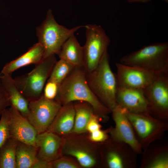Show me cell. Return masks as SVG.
I'll return each instance as SVG.
<instances>
[{
  "label": "cell",
  "instance_id": "6da1fadb",
  "mask_svg": "<svg viewBox=\"0 0 168 168\" xmlns=\"http://www.w3.org/2000/svg\"><path fill=\"white\" fill-rule=\"evenodd\" d=\"M62 105L76 101L86 102L99 117L105 118L111 112L94 94L87 82L83 68H75L58 86L55 99Z\"/></svg>",
  "mask_w": 168,
  "mask_h": 168
},
{
  "label": "cell",
  "instance_id": "7a4b0ae2",
  "mask_svg": "<svg viewBox=\"0 0 168 168\" xmlns=\"http://www.w3.org/2000/svg\"><path fill=\"white\" fill-rule=\"evenodd\" d=\"M88 84L91 90L111 111L118 105L116 100L118 89L116 74L112 72L107 51L99 64L91 72L86 73Z\"/></svg>",
  "mask_w": 168,
  "mask_h": 168
},
{
  "label": "cell",
  "instance_id": "3957f363",
  "mask_svg": "<svg viewBox=\"0 0 168 168\" xmlns=\"http://www.w3.org/2000/svg\"><path fill=\"white\" fill-rule=\"evenodd\" d=\"M120 63L160 73L168 71V42L145 45L122 56Z\"/></svg>",
  "mask_w": 168,
  "mask_h": 168
},
{
  "label": "cell",
  "instance_id": "277c9868",
  "mask_svg": "<svg viewBox=\"0 0 168 168\" xmlns=\"http://www.w3.org/2000/svg\"><path fill=\"white\" fill-rule=\"evenodd\" d=\"M82 27H85V26L68 29L59 24L55 21L52 10L49 9L45 19L36 29L38 43L44 50L43 59L58 55L65 41Z\"/></svg>",
  "mask_w": 168,
  "mask_h": 168
},
{
  "label": "cell",
  "instance_id": "5b68a950",
  "mask_svg": "<svg viewBox=\"0 0 168 168\" xmlns=\"http://www.w3.org/2000/svg\"><path fill=\"white\" fill-rule=\"evenodd\" d=\"M57 61L55 55L43 59L30 72L13 78L21 93L29 101L43 95L44 86Z\"/></svg>",
  "mask_w": 168,
  "mask_h": 168
},
{
  "label": "cell",
  "instance_id": "8992f818",
  "mask_svg": "<svg viewBox=\"0 0 168 168\" xmlns=\"http://www.w3.org/2000/svg\"><path fill=\"white\" fill-rule=\"evenodd\" d=\"M86 28V41L83 47V68L86 73L97 67L105 53L107 51L110 40L100 25L88 24Z\"/></svg>",
  "mask_w": 168,
  "mask_h": 168
},
{
  "label": "cell",
  "instance_id": "52a82bcc",
  "mask_svg": "<svg viewBox=\"0 0 168 168\" xmlns=\"http://www.w3.org/2000/svg\"><path fill=\"white\" fill-rule=\"evenodd\" d=\"M61 105L55 100L39 98L29 101V111L27 118L38 134L44 132L50 125Z\"/></svg>",
  "mask_w": 168,
  "mask_h": 168
},
{
  "label": "cell",
  "instance_id": "ba28073f",
  "mask_svg": "<svg viewBox=\"0 0 168 168\" xmlns=\"http://www.w3.org/2000/svg\"><path fill=\"white\" fill-rule=\"evenodd\" d=\"M118 87L143 90L154 80L159 73L140 67L115 63Z\"/></svg>",
  "mask_w": 168,
  "mask_h": 168
},
{
  "label": "cell",
  "instance_id": "9c48e42d",
  "mask_svg": "<svg viewBox=\"0 0 168 168\" xmlns=\"http://www.w3.org/2000/svg\"><path fill=\"white\" fill-rule=\"evenodd\" d=\"M143 90L149 103L150 113L166 115L168 110V71L159 73Z\"/></svg>",
  "mask_w": 168,
  "mask_h": 168
},
{
  "label": "cell",
  "instance_id": "30bf717a",
  "mask_svg": "<svg viewBox=\"0 0 168 168\" xmlns=\"http://www.w3.org/2000/svg\"><path fill=\"white\" fill-rule=\"evenodd\" d=\"M118 105L133 113L148 115L149 105L143 90L118 88L116 94Z\"/></svg>",
  "mask_w": 168,
  "mask_h": 168
},
{
  "label": "cell",
  "instance_id": "8fae6325",
  "mask_svg": "<svg viewBox=\"0 0 168 168\" xmlns=\"http://www.w3.org/2000/svg\"><path fill=\"white\" fill-rule=\"evenodd\" d=\"M7 109L11 138L36 147L35 141L38 134L36 129L27 119L14 108L10 106Z\"/></svg>",
  "mask_w": 168,
  "mask_h": 168
},
{
  "label": "cell",
  "instance_id": "7c38bea8",
  "mask_svg": "<svg viewBox=\"0 0 168 168\" xmlns=\"http://www.w3.org/2000/svg\"><path fill=\"white\" fill-rule=\"evenodd\" d=\"M64 139L60 135L47 131L38 134L35 141L38 158L51 162L60 157Z\"/></svg>",
  "mask_w": 168,
  "mask_h": 168
},
{
  "label": "cell",
  "instance_id": "4fadbf2b",
  "mask_svg": "<svg viewBox=\"0 0 168 168\" xmlns=\"http://www.w3.org/2000/svg\"><path fill=\"white\" fill-rule=\"evenodd\" d=\"M111 112L115 123V128L111 132L112 136L114 139L127 144L135 151L140 152L141 150L140 145L135 136L131 124L122 108L118 105Z\"/></svg>",
  "mask_w": 168,
  "mask_h": 168
},
{
  "label": "cell",
  "instance_id": "5bb4252c",
  "mask_svg": "<svg viewBox=\"0 0 168 168\" xmlns=\"http://www.w3.org/2000/svg\"><path fill=\"white\" fill-rule=\"evenodd\" d=\"M75 117V110L73 102L62 105L46 131L60 136L72 133Z\"/></svg>",
  "mask_w": 168,
  "mask_h": 168
},
{
  "label": "cell",
  "instance_id": "9a60e30c",
  "mask_svg": "<svg viewBox=\"0 0 168 168\" xmlns=\"http://www.w3.org/2000/svg\"><path fill=\"white\" fill-rule=\"evenodd\" d=\"M0 79L6 92L10 106L27 118L29 111V101L21 93L11 75L0 74Z\"/></svg>",
  "mask_w": 168,
  "mask_h": 168
},
{
  "label": "cell",
  "instance_id": "2e32d148",
  "mask_svg": "<svg viewBox=\"0 0 168 168\" xmlns=\"http://www.w3.org/2000/svg\"><path fill=\"white\" fill-rule=\"evenodd\" d=\"M62 155L74 157L81 167H92L96 163L95 157L90 149L74 139H64Z\"/></svg>",
  "mask_w": 168,
  "mask_h": 168
},
{
  "label": "cell",
  "instance_id": "e0dca14e",
  "mask_svg": "<svg viewBox=\"0 0 168 168\" xmlns=\"http://www.w3.org/2000/svg\"><path fill=\"white\" fill-rule=\"evenodd\" d=\"M44 54V48L38 42L19 57L7 63L2 69L1 74L11 75L21 68L30 64H36L43 59Z\"/></svg>",
  "mask_w": 168,
  "mask_h": 168
},
{
  "label": "cell",
  "instance_id": "ac0fdd59",
  "mask_svg": "<svg viewBox=\"0 0 168 168\" xmlns=\"http://www.w3.org/2000/svg\"><path fill=\"white\" fill-rule=\"evenodd\" d=\"M58 55L60 59L68 62L75 68H83V47L80 45L74 34L64 43Z\"/></svg>",
  "mask_w": 168,
  "mask_h": 168
},
{
  "label": "cell",
  "instance_id": "d6986e66",
  "mask_svg": "<svg viewBox=\"0 0 168 168\" xmlns=\"http://www.w3.org/2000/svg\"><path fill=\"white\" fill-rule=\"evenodd\" d=\"M74 102L75 110L74 124L72 133L81 134L87 131V124L94 113L92 107L89 103L82 101Z\"/></svg>",
  "mask_w": 168,
  "mask_h": 168
},
{
  "label": "cell",
  "instance_id": "ffe728a7",
  "mask_svg": "<svg viewBox=\"0 0 168 168\" xmlns=\"http://www.w3.org/2000/svg\"><path fill=\"white\" fill-rule=\"evenodd\" d=\"M16 157V168H32L38 159L37 148L18 141Z\"/></svg>",
  "mask_w": 168,
  "mask_h": 168
},
{
  "label": "cell",
  "instance_id": "44dd1931",
  "mask_svg": "<svg viewBox=\"0 0 168 168\" xmlns=\"http://www.w3.org/2000/svg\"><path fill=\"white\" fill-rule=\"evenodd\" d=\"M122 109L131 124L141 138H147L154 131L155 124L149 119L148 115L133 113Z\"/></svg>",
  "mask_w": 168,
  "mask_h": 168
},
{
  "label": "cell",
  "instance_id": "7402d4cb",
  "mask_svg": "<svg viewBox=\"0 0 168 168\" xmlns=\"http://www.w3.org/2000/svg\"><path fill=\"white\" fill-rule=\"evenodd\" d=\"M18 141L9 138L0 149V168H16V152Z\"/></svg>",
  "mask_w": 168,
  "mask_h": 168
},
{
  "label": "cell",
  "instance_id": "603a6c76",
  "mask_svg": "<svg viewBox=\"0 0 168 168\" xmlns=\"http://www.w3.org/2000/svg\"><path fill=\"white\" fill-rule=\"evenodd\" d=\"M74 68L69 63L60 59L55 63L48 80L54 82L59 85Z\"/></svg>",
  "mask_w": 168,
  "mask_h": 168
},
{
  "label": "cell",
  "instance_id": "cb8c5ba5",
  "mask_svg": "<svg viewBox=\"0 0 168 168\" xmlns=\"http://www.w3.org/2000/svg\"><path fill=\"white\" fill-rule=\"evenodd\" d=\"M9 119V112L6 108L2 113L0 119V149L11 138Z\"/></svg>",
  "mask_w": 168,
  "mask_h": 168
},
{
  "label": "cell",
  "instance_id": "d4e9b609",
  "mask_svg": "<svg viewBox=\"0 0 168 168\" xmlns=\"http://www.w3.org/2000/svg\"><path fill=\"white\" fill-rule=\"evenodd\" d=\"M50 163L52 168H79L81 167L77 162L62 156Z\"/></svg>",
  "mask_w": 168,
  "mask_h": 168
},
{
  "label": "cell",
  "instance_id": "484cf974",
  "mask_svg": "<svg viewBox=\"0 0 168 168\" xmlns=\"http://www.w3.org/2000/svg\"><path fill=\"white\" fill-rule=\"evenodd\" d=\"M58 86L56 83L47 80L44 88L43 96L48 99L54 100L58 93Z\"/></svg>",
  "mask_w": 168,
  "mask_h": 168
},
{
  "label": "cell",
  "instance_id": "4316f807",
  "mask_svg": "<svg viewBox=\"0 0 168 168\" xmlns=\"http://www.w3.org/2000/svg\"><path fill=\"white\" fill-rule=\"evenodd\" d=\"M107 163L110 168H122L124 164L119 155L114 152L109 153L107 157Z\"/></svg>",
  "mask_w": 168,
  "mask_h": 168
},
{
  "label": "cell",
  "instance_id": "83f0119b",
  "mask_svg": "<svg viewBox=\"0 0 168 168\" xmlns=\"http://www.w3.org/2000/svg\"><path fill=\"white\" fill-rule=\"evenodd\" d=\"M99 117L95 113L92 115L86 126L87 131L91 133L100 129L101 126L99 123Z\"/></svg>",
  "mask_w": 168,
  "mask_h": 168
},
{
  "label": "cell",
  "instance_id": "f1b7e54d",
  "mask_svg": "<svg viewBox=\"0 0 168 168\" xmlns=\"http://www.w3.org/2000/svg\"><path fill=\"white\" fill-rule=\"evenodd\" d=\"M10 105L7 95L1 83L0 79V115Z\"/></svg>",
  "mask_w": 168,
  "mask_h": 168
},
{
  "label": "cell",
  "instance_id": "f546056e",
  "mask_svg": "<svg viewBox=\"0 0 168 168\" xmlns=\"http://www.w3.org/2000/svg\"><path fill=\"white\" fill-rule=\"evenodd\" d=\"M150 168H167L168 160L167 157L161 156L156 158L148 166Z\"/></svg>",
  "mask_w": 168,
  "mask_h": 168
},
{
  "label": "cell",
  "instance_id": "4dcf8cb0",
  "mask_svg": "<svg viewBox=\"0 0 168 168\" xmlns=\"http://www.w3.org/2000/svg\"><path fill=\"white\" fill-rule=\"evenodd\" d=\"M90 139L94 142H101L107 138V135L104 131L100 129L90 133Z\"/></svg>",
  "mask_w": 168,
  "mask_h": 168
},
{
  "label": "cell",
  "instance_id": "1f68e13d",
  "mask_svg": "<svg viewBox=\"0 0 168 168\" xmlns=\"http://www.w3.org/2000/svg\"><path fill=\"white\" fill-rule=\"evenodd\" d=\"M32 168H52L50 162L38 159Z\"/></svg>",
  "mask_w": 168,
  "mask_h": 168
},
{
  "label": "cell",
  "instance_id": "d6a6232c",
  "mask_svg": "<svg viewBox=\"0 0 168 168\" xmlns=\"http://www.w3.org/2000/svg\"><path fill=\"white\" fill-rule=\"evenodd\" d=\"M129 3H146L149 2L152 0H126Z\"/></svg>",
  "mask_w": 168,
  "mask_h": 168
},
{
  "label": "cell",
  "instance_id": "836d02e7",
  "mask_svg": "<svg viewBox=\"0 0 168 168\" xmlns=\"http://www.w3.org/2000/svg\"><path fill=\"white\" fill-rule=\"evenodd\" d=\"M163 0L166 3H168V0Z\"/></svg>",
  "mask_w": 168,
  "mask_h": 168
}]
</instances>
